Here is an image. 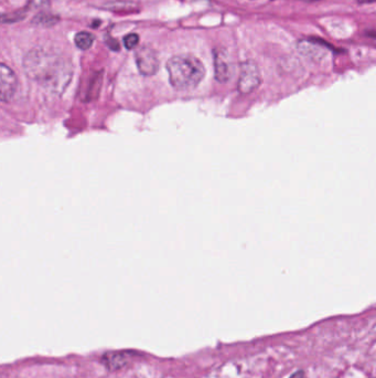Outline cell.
<instances>
[{
  "mask_svg": "<svg viewBox=\"0 0 376 378\" xmlns=\"http://www.w3.org/2000/svg\"><path fill=\"white\" fill-rule=\"evenodd\" d=\"M23 69L30 79L52 93H63L73 75L66 58L46 48L32 49L23 59Z\"/></svg>",
  "mask_w": 376,
  "mask_h": 378,
  "instance_id": "cell-1",
  "label": "cell"
},
{
  "mask_svg": "<svg viewBox=\"0 0 376 378\" xmlns=\"http://www.w3.org/2000/svg\"><path fill=\"white\" fill-rule=\"evenodd\" d=\"M171 86L175 90H190L198 86L205 75V68L192 56H175L167 63Z\"/></svg>",
  "mask_w": 376,
  "mask_h": 378,
  "instance_id": "cell-2",
  "label": "cell"
},
{
  "mask_svg": "<svg viewBox=\"0 0 376 378\" xmlns=\"http://www.w3.org/2000/svg\"><path fill=\"white\" fill-rule=\"evenodd\" d=\"M145 354L135 350L106 351L99 358V363L108 372H117L129 366L135 359L142 358Z\"/></svg>",
  "mask_w": 376,
  "mask_h": 378,
  "instance_id": "cell-3",
  "label": "cell"
},
{
  "mask_svg": "<svg viewBox=\"0 0 376 378\" xmlns=\"http://www.w3.org/2000/svg\"><path fill=\"white\" fill-rule=\"evenodd\" d=\"M262 83V75L258 64L253 61H245L240 64V79H238V91L249 94L255 91Z\"/></svg>",
  "mask_w": 376,
  "mask_h": 378,
  "instance_id": "cell-4",
  "label": "cell"
},
{
  "mask_svg": "<svg viewBox=\"0 0 376 378\" xmlns=\"http://www.w3.org/2000/svg\"><path fill=\"white\" fill-rule=\"evenodd\" d=\"M137 68L142 75L150 77L156 74L159 69V59L156 51L149 47L138 49L135 54Z\"/></svg>",
  "mask_w": 376,
  "mask_h": 378,
  "instance_id": "cell-5",
  "label": "cell"
},
{
  "mask_svg": "<svg viewBox=\"0 0 376 378\" xmlns=\"http://www.w3.org/2000/svg\"><path fill=\"white\" fill-rule=\"evenodd\" d=\"M0 88H1V101L7 103L12 99L17 91L18 81L16 74L5 63L0 66Z\"/></svg>",
  "mask_w": 376,
  "mask_h": 378,
  "instance_id": "cell-6",
  "label": "cell"
},
{
  "mask_svg": "<svg viewBox=\"0 0 376 378\" xmlns=\"http://www.w3.org/2000/svg\"><path fill=\"white\" fill-rule=\"evenodd\" d=\"M215 79L220 83H227L233 75V66L229 54L222 49L214 51Z\"/></svg>",
  "mask_w": 376,
  "mask_h": 378,
  "instance_id": "cell-7",
  "label": "cell"
},
{
  "mask_svg": "<svg viewBox=\"0 0 376 378\" xmlns=\"http://www.w3.org/2000/svg\"><path fill=\"white\" fill-rule=\"evenodd\" d=\"M297 48L303 57L308 58L312 61H319V60L323 59L327 54V50H325L327 45L323 41L318 43L316 39L299 41Z\"/></svg>",
  "mask_w": 376,
  "mask_h": 378,
  "instance_id": "cell-8",
  "label": "cell"
},
{
  "mask_svg": "<svg viewBox=\"0 0 376 378\" xmlns=\"http://www.w3.org/2000/svg\"><path fill=\"white\" fill-rule=\"evenodd\" d=\"M74 41H75L77 48L85 51V50H88V49L91 48L92 45H93V34L86 32H79L75 36V38H74Z\"/></svg>",
  "mask_w": 376,
  "mask_h": 378,
  "instance_id": "cell-9",
  "label": "cell"
},
{
  "mask_svg": "<svg viewBox=\"0 0 376 378\" xmlns=\"http://www.w3.org/2000/svg\"><path fill=\"white\" fill-rule=\"evenodd\" d=\"M58 21H59V18L48 14H38L37 17L34 19V23L40 26H53L54 23Z\"/></svg>",
  "mask_w": 376,
  "mask_h": 378,
  "instance_id": "cell-10",
  "label": "cell"
},
{
  "mask_svg": "<svg viewBox=\"0 0 376 378\" xmlns=\"http://www.w3.org/2000/svg\"><path fill=\"white\" fill-rule=\"evenodd\" d=\"M138 43V34H129L124 38V46L125 48L128 49V50H131V49L136 48Z\"/></svg>",
  "mask_w": 376,
  "mask_h": 378,
  "instance_id": "cell-11",
  "label": "cell"
},
{
  "mask_svg": "<svg viewBox=\"0 0 376 378\" xmlns=\"http://www.w3.org/2000/svg\"><path fill=\"white\" fill-rule=\"evenodd\" d=\"M289 378H305V372L301 370H297V372L294 373Z\"/></svg>",
  "mask_w": 376,
  "mask_h": 378,
  "instance_id": "cell-12",
  "label": "cell"
}]
</instances>
